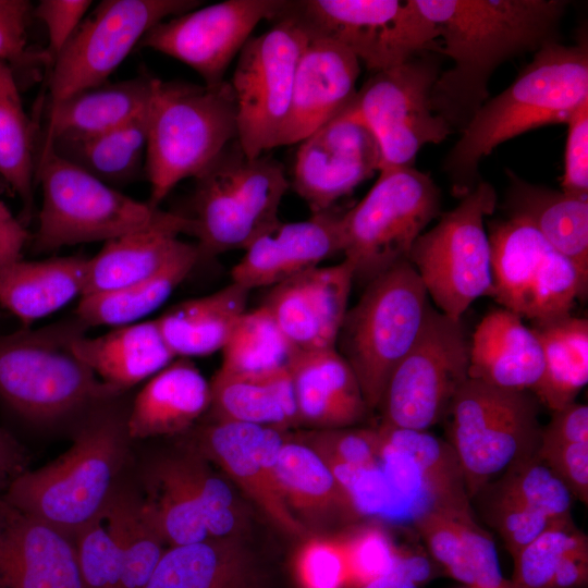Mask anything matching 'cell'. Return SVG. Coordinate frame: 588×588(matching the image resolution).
<instances>
[{
	"mask_svg": "<svg viewBox=\"0 0 588 588\" xmlns=\"http://www.w3.org/2000/svg\"><path fill=\"white\" fill-rule=\"evenodd\" d=\"M434 26L438 52L453 61L431 91L433 112L462 132L489 99L488 84L499 65L556 40L566 9L563 0H414Z\"/></svg>",
	"mask_w": 588,
	"mask_h": 588,
	"instance_id": "obj_1",
	"label": "cell"
},
{
	"mask_svg": "<svg viewBox=\"0 0 588 588\" xmlns=\"http://www.w3.org/2000/svg\"><path fill=\"white\" fill-rule=\"evenodd\" d=\"M588 99V46L548 41L502 93L489 98L443 161L452 192L465 196L481 181L479 163L502 143L547 124L566 123Z\"/></svg>",
	"mask_w": 588,
	"mask_h": 588,
	"instance_id": "obj_2",
	"label": "cell"
},
{
	"mask_svg": "<svg viewBox=\"0 0 588 588\" xmlns=\"http://www.w3.org/2000/svg\"><path fill=\"white\" fill-rule=\"evenodd\" d=\"M35 183L42 203L34 237L36 252L111 240L150 229H173L193 236L186 216L161 210L124 195L58 156L41 139Z\"/></svg>",
	"mask_w": 588,
	"mask_h": 588,
	"instance_id": "obj_3",
	"label": "cell"
},
{
	"mask_svg": "<svg viewBox=\"0 0 588 588\" xmlns=\"http://www.w3.org/2000/svg\"><path fill=\"white\" fill-rule=\"evenodd\" d=\"M128 438L126 420L100 414L57 460L16 477L2 499L73 539L81 528L102 516Z\"/></svg>",
	"mask_w": 588,
	"mask_h": 588,
	"instance_id": "obj_4",
	"label": "cell"
},
{
	"mask_svg": "<svg viewBox=\"0 0 588 588\" xmlns=\"http://www.w3.org/2000/svg\"><path fill=\"white\" fill-rule=\"evenodd\" d=\"M147 120L145 176L154 207L237 139L236 103L228 81L206 85L154 76Z\"/></svg>",
	"mask_w": 588,
	"mask_h": 588,
	"instance_id": "obj_5",
	"label": "cell"
},
{
	"mask_svg": "<svg viewBox=\"0 0 588 588\" xmlns=\"http://www.w3.org/2000/svg\"><path fill=\"white\" fill-rule=\"evenodd\" d=\"M194 179L192 215L186 216L200 258L245 250L280 222L279 207L290 182L274 158H248L233 140Z\"/></svg>",
	"mask_w": 588,
	"mask_h": 588,
	"instance_id": "obj_6",
	"label": "cell"
},
{
	"mask_svg": "<svg viewBox=\"0 0 588 588\" xmlns=\"http://www.w3.org/2000/svg\"><path fill=\"white\" fill-rule=\"evenodd\" d=\"M429 303L418 273L404 260L365 285L347 309L335 348L355 372L369 411L378 408L391 373L413 346Z\"/></svg>",
	"mask_w": 588,
	"mask_h": 588,
	"instance_id": "obj_7",
	"label": "cell"
},
{
	"mask_svg": "<svg viewBox=\"0 0 588 588\" xmlns=\"http://www.w3.org/2000/svg\"><path fill=\"white\" fill-rule=\"evenodd\" d=\"M74 329H24L0 336V396L36 422L64 418L117 395L74 353Z\"/></svg>",
	"mask_w": 588,
	"mask_h": 588,
	"instance_id": "obj_8",
	"label": "cell"
},
{
	"mask_svg": "<svg viewBox=\"0 0 588 588\" xmlns=\"http://www.w3.org/2000/svg\"><path fill=\"white\" fill-rule=\"evenodd\" d=\"M539 412L531 391L470 378L462 384L444 419L469 499L495 475L536 454L542 429Z\"/></svg>",
	"mask_w": 588,
	"mask_h": 588,
	"instance_id": "obj_9",
	"label": "cell"
},
{
	"mask_svg": "<svg viewBox=\"0 0 588 588\" xmlns=\"http://www.w3.org/2000/svg\"><path fill=\"white\" fill-rule=\"evenodd\" d=\"M441 209V191L414 167L387 169L364 198L342 215L344 259L354 282L370 281L407 260L409 250Z\"/></svg>",
	"mask_w": 588,
	"mask_h": 588,
	"instance_id": "obj_10",
	"label": "cell"
},
{
	"mask_svg": "<svg viewBox=\"0 0 588 588\" xmlns=\"http://www.w3.org/2000/svg\"><path fill=\"white\" fill-rule=\"evenodd\" d=\"M497 207L494 187L480 181L413 244L407 261L444 315L462 320L477 298L491 295V253L483 219Z\"/></svg>",
	"mask_w": 588,
	"mask_h": 588,
	"instance_id": "obj_11",
	"label": "cell"
},
{
	"mask_svg": "<svg viewBox=\"0 0 588 588\" xmlns=\"http://www.w3.org/2000/svg\"><path fill=\"white\" fill-rule=\"evenodd\" d=\"M469 346L462 320L429 303L413 346L387 382L378 405L380 425L428 431L444 420L468 379Z\"/></svg>",
	"mask_w": 588,
	"mask_h": 588,
	"instance_id": "obj_12",
	"label": "cell"
},
{
	"mask_svg": "<svg viewBox=\"0 0 588 588\" xmlns=\"http://www.w3.org/2000/svg\"><path fill=\"white\" fill-rule=\"evenodd\" d=\"M434 51L373 72L350 107L369 128L380 150L381 170L413 167L419 150L439 144L452 130L431 107V91L440 75Z\"/></svg>",
	"mask_w": 588,
	"mask_h": 588,
	"instance_id": "obj_13",
	"label": "cell"
},
{
	"mask_svg": "<svg viewBox=\"0 0 588 588\" xmlns=\"http://www.w3.org/2000/svg\"><path fill=\"white\" fill-rule=\"evenodd\" d=\"M287 9L269 29L247 40L230 81L236 103V140L248 158L279 146L297 64L309 39L307 29Z\"/></svg>",
	"mask_w": 588,
	"mask_h": 588,
	"instance_id": "obj_14",
	"label": "cell"
},
{
	"mask_svg": "<svg viewBox=\"0 0 588 588\" xmlns=\"http://www.w3.org/2000/svg\"><path fill=\"white\" fill-rule=\"evenodd\" d=\"M287 12L309 34L341 44L372 72L439 49L434 26L414 0H299L290 1Z\"/></svg>",
	"mask_w": 588,
	"mask_h": 588,
	"instance_id": "obj_15",
	"label": "cell"
},
{
	"mask_svg": "<svg viewBox=\"0 0 588 588\" xmlns=\"http://www.w3.org/2000/svg\"><path fill=\"white\" fill-rule=\"evenodd\" d=\"M201 3L197 0L98 2L47 70V107L108 82L148 30Z\"/></svg>",
	"mask_w": 588,
	"mask_h": 588,
	"instance_id": "obj_16",
	"label": "cell"
},
{
	"mask_svg": "<svg viewBox=\"0 0 588 588\" xmlns=\"http://www.w3.org/2000/svg\"><path fill=\"white\" fill-rule=\"evenodd\" d=\"M287 0H226L155 25L138 44L192 68L206 85L222 83L233 59L262 21L279 19Z\"/></svg>",
	"mask_w": 588,
	"mask_h": 588,
	"instance_id": "obj_17",
	"label": "cell"
},
{
	"mask_svg": "<svg viewBox=\"0 0 588 588\" xmlns=\"http://www.w3.org/2000/svg\"><path fill=\"white\" fill-rule=\"evenodd\" d=\"M379 465L406 519L427 511L473 517L463 471L448 441L428 431L380 425Z\"/></svg>",
	"mask_w": 588,
	"mask_h": 588,
	"instance_id": "obj_18",
	"label": "cell"
},
{
	"mask_svg": "<svg viewBox=\"0 0 588 588\" xmlns=\"http://www.w3.org/2000/svg\"><path fill=\"white\" fill-rule=\"evenodd\" d=\"M292 188L311 215L331 210L380 168V150L350 105L298 143Z\"/></svg>",
	"mask_w": 588,
	"mask_h": 588,
	"instance_id": "obj_19",
	"label": "cell"
},
{
	"mask_svg": "<svg viewBox=\"0 0 588 588\" xmlns=\"http://www.w3.org/2000/svg\"><path fill=\"white\" fill-rule=\"evenodd\" d=\"M286 432L253 424L210 420L195 430L192 449L221 468L279 530L302 540L310 534L286 506L274 471Z\"/></svg>",
	"mask_w": 588,
	"mask_h": 588,
	"instance_id": "obj_20",
	"label": "cell"
},
{
	"mask_svg": "<svg viewBox=\"0 0 588 588\" xmlns=\"http://www.w3.org/2000/svg\"><path fill=\"white\" fill-rule=\"evenodd\" d=\"M354 272L345 259L273 285L262 305L299 352L335 347Z\"/></svg>",
	"mask_w": 588,
	"mask_h": 588,
	"instance_id": "obj_21",
	"label": "cell"
},
{
	"mask_svg": "<svg viewBox=\"0 0 588 588\" xmlns=\"http://www.w3.org/2000/svg\"><path fill=\"white\" fill-rule=\"evenodd\" d=\"M0 588H84L73 539L2 497Z\"/></svg>",
	"mask_w": 588,
	"mask_h": 588,
	"instance_id": "obj_22",
	"label": "cell"
},
{
	"mask_svg": "<svg viewBox=\"0 0 588 588\" xmlns=\"http://www.w3.org/2000/svg\"><path fill=\"white\" fill-rule=\"evenodd\" d=\"M359 72V60L347 48L309 34L279 146L298 144L345 110L356 95Z\"/></svg>",
	"mask_w": 588,
	"mask_h": 588,
	"instance_id": "obj_23",
	"label": "cell"
},
{
	"mask_svg": "<svg viewBox=\"0 0 588 588\" xmlns=\"http://www.w3.org/2000/svg\"><path fill=\"white\" fill-rule=\"evenodd\" d=\"M342 215L332 210L295 222H279L257 237L232 268V282L249 291L273 286L343 250Z\"/></svg>",
	"mask_w": 588,
	"mask_h": 588,
	"instance_id": "obj_24",
	"label": "cell"
},
{
	"mask_svg": "<svg viewBox=\"0 0 588 588\" xmlns=\"http://www.w3.org/2000/svg\"><path fill=\"white\" fill-rule=\"evenodd\" d=\"M274 471L286 506L309 534L333 535L359 522L328 465L296 433L286 432Z\"/></svg>",
	"mask_w": 588,
	"mask_h": 588,
	"instance_id": "obj_25",
	"label": "cell"
},
{
	"mask_svg": "<svg viewBox=\"0 0 588 588\" xmlns=\"http://www.w3.org/2000/svg\"><path fill=\"white\" fill-rule=\"evenodd\" d=\"M290 373L299 426L354 427L369 412L355 372L335 347L298 352Z\"/></svg>",
	"mask_w": 588,
	"mask_h": 588,
	"instance_id": "obj_26",
	"label": "cell"
},
{
	"mask_svg": "<svg viewBox=\"0 0 588 588\" xmlns=\"http://www.w3.org/2000/svg\"><path fill=\"white\" fill-rule=\"evenodd\" d=\"M145 588H271L259 556L238 538L168 547Z\"/></svg>",
	"mask_w": 588,
	"mask_h": 588,
	"instance_id": "obj_27",
	"label": "cell"
},
{
	"mask_svg": "<svg viewBox=\"0 0 588 588\" xmlns=\"http://www.w3.org/2000/svg\"><path fill=\"white\" fill-rule=\"evenodd\" d=\"M543 367L542 346L517 314L497 308L477 324L469 346L468 378L532 392Z\"/></svg>",
	"mask_w": 588,
	"mask_h": 588,
	"instance_id": "obj_28",
	"label": "cell"
},
{
	"mask_svg": "<svg viewBox=\"0 0 588 588\" xmlns=\"http://www.w3.org/2000/svg\"><path fill=\"white\" fill-rule=\"evenodd\" d=\"M210 382L187 358L172 360L136 395L126 419L131 439L187 431L210 406Z\"/></svg>",
	"mask_w": 588,
	"mask_h": 588,
	"instance_id": "obj_29",
	"label": "cell"
},
{
	"mask_svg": "<svg viewBox=\"0 0 588 588\" xmlns=\"http://www.w3.org/2000/svg\"><path fill=\"white\" fill-rule=\"evenodd\" d=\"M72 348L118 394L151 378L175 359L156 319L115 327L96 338L77 333Z\"/></svg>",
	"mask_w": 588,
	"mask_h": 588,
	"instance_id": "obj_30",
	"label": "cell"
},
{
	"mask_svg": "<svg viewBox=\"0 0 588 588\" xmlns=\"http://www.w3.org/2000/svg\"><path fill=\"white\" fill-rule=\"evenodd\" d=\"M152 78L142 73L125 81L106 82L47 107L41 137L84 138L124 125L148 110Z\"/></svg>",
	"mask_w": 588,
	"mask_h": 588,
	"instance_id": "obj_31",
	"label": "cell"
},
{
	"mask_svg": "<svg viewBox=\"0 0 588 588\" xmlns=\"http://www.w3.org/2000/svg\"><path fill=\"white\" fill-rule=\"evenodd\" d=\"M506 174L503 208L507 217L528 222L588 280V198L529 183L510 170Z\"/></svg>",
	"mask_w": 588,
	"mask_h": 588,
	"instance_id": "obj_32",
	"label": "cell"
},
{
	"mask_svg": "<svg viewBox=\"0 0 588 588\" xmlns=\"http://www.w3.org/2000/svg\"><path fill=\"white\" fill-rule=\"evenodd\" d=\"M87 258H22L0 267V306L29 326L84 293Z\"/></svg>",
	"mask_w": 588,
	"mask_h": 588,
	"instance_id": "obj_33",
	"label": "cell"
},
{
	"mask_svg": "<svg viewBox=\"0 0 588 588\" xmlns=\"http://www.w3.org/2000/svg\"><path fill=\"white\" fill-rule=\"evenodd\" d=\"M211 421H237L289 431L299 426L290 369L265 373L218 370L210 381Z\"/></svg>",
	"mask_w": 588,
	"mask_h": 588,
	"instance_id": "obj_34",
	"label": "cell"
},
{
	"mask_svg": "<svg viewBox=\"0 0 588 588\" xmlns=\"http://www.w3.org/2000/svg\"><path fill=\"white\" fill-rule=\"evenodd\" d=\"M249 292L231 282L209 295L179 303L157 318L175 358L188 359L221 351L246 311Z\"/></svg>",
	"mask_w": 588,
	"mask_h": 588,
	"instance_id": "obj_35",
	"label": "cell"
},
{
	"mask_svg": "<svg viewBox=\"0 0 588 588\" xmlns=\"http://www.w3.org/2000/svg\"><path fill=\"white\" fill-rule=\"evenodd\" d=\"M491 295L501 306L526 316L541 266L553 247L523 219L507 217L490 229Z\"/></svg>",
	"mask_w": 588,
	"mask_h": 588,
	"instance_id": "obj_36",
	"label": "cell"
},
{
	"mask_svg": "<svg viewBox=\"0 0 588 588\" xmlns=\"http://www.w3.org/2000/svg\"><path fill=\"white\" fill-rule=\"evenodd\" d=\"M200 259L197 244L184 242L157 273L120 290L79 298L78 321L86 327H121L139 322L171 296Z\"/></svg>",
	"mask_w": 588,
	"mask_h": 588,
	"instance_id": "obj_37",
	"label": "cell"
},
{
	"mask_svg": "<svg viewBox=\"0 0 588 588\" xmlns=\"http://www.w3.org/2000/svg\"><path fill=\"white\" fill-rule=\"evenodd\" d=\"M180 234L173 229H150L106 242L87 259L82 296L120 290L150 278L181 248L184 242Z\"/></svg>",
	"mask_w": 588,
	"mask_h": 588,
	"instance_id": "obj_38",
	"label": "cell"
},
{
	"mask_svg": "<svg viewBox=\"0 0 588 588\" xmlns=\"http://www.w3.org/2000/svg\"><path fill=\"white\" fill-rule=\"evenodd\" d=\"M147 114L148 110L120 127L89 137L41 139L61 158L115 188L145 173Z\"/></svg>",
	"mask_w": 588,
	"mask_h": 588,
	"instance_id": "obj_39",
	"label": "cell"
},
{
	"mask_svg": "<svg viewBox=\"0 0 588 588\" xmlns=\"http://www.w3.org/2000/svg\"><path fill=\"white\" fill-rule=\"evenodd\" d=\"M530 328L544 358L542 376L532 393L554 412L574 403L588 382V321L569 315Z\"/></svg>",
	"mask_w": 588,
	"mask_h": 588,
	"instance_id": "obj_40",
	"label": "cell"
},
{
	"mask_svg": "<svg viewBox=\"0 0 588 588\" xmlns=\"http://www.w3.org/2000/svg\"><path fill=\"white\" fill-rule=\"evenodd\" d=\"M142 509L168 547L209 539L198 501L177 454L155 462L144 479Z\"/></svg>",
	"mask_w": 588,
	"mask_h": 588,
	"instance_id": "obj_41",
	"label": "cell"
},
{
	"mask_svg": "<svg viewBox=\"0 0 588 588\" xmlns=\"http://www.w3.org/2000/svg\"><path fill=\"white\" fill-rule=\"evenodd\" d=\"M36 131L26 114L13 68L0 61V176L32 211L36 176Z\"/></svg>",
	"mask_w": 588,
	"mask_h": 588,
	"instance_id": "obj_42",
	"label": "cell"
},
{
	"mask_svg": "<svg viewBox=\"0 0 588 588\" xmlns=\"http://www.w3.org/2000/svg\"><path fill=\"white\" fill-rule=\"evenodd\" d=\"M101 517L121 550L120 588H145L167 544L144 514L140 498L114 490Z\"/></svg>",
	"mask_w": 588,
	"mask_h": 588,
	"instance_id": "obj_43",
	"label": "cell"
},
{
	"mask_svg": "<svg viewBox=\"0 0 588 588\" xmlns=\"http://www.w3.org/2000/svg\"><path fill=\"white\" fill-rule=\"evenodd\" d=\"M219 370L232 373H265L290 366L299 351L289 341L264 305L246 310L221 350Z\"/></svg>",
	"mask_w": 588,
	"mask_h": 588,
	"instance_id": "obj_44",
	"label": "cell"
},
{
	"mask_svg": "<svg viewBox=\"0 0 588 588\" xmlns=\"http://www.w3.org/2000/svg\"><path fill=\"white\" fill-rule=\"evenodd\" d=\"M177 458L198 501L209 537L243 539L249 515L230 482L192 448L177 454Z\"/></svg>",
	"mask_w": 588,
	"mask_h": 588,
	"instance_id": "obj_45",
	"label": "cell"
},
{
	"mask_svg": "<svg viewBox=\"0 0 588 588\" xmlns=\"http://www.w3.org/2000/svg\"><path fill=\"white\" fill-rule=\"evenodd\" d=\"M493 494L553 522L571 518L573 495L536 454L506 468Z\"/></svg>",
	"mask_w": 588,
	"mask_h": 588,
	"instance_id": "obj_46",
	"label": "cell"
},
{
	"mask_svg": "<svg viewBox=\"0 0 588 588\" xmlns=\"http://www.w3.org/2000/svg\"><path fill=\"white\" fill-rule=\"evenodd\" d=\"M586 546L587 536L572 518L555 523L513 559L510 588H551L563 559Z\"/></svg>",
	"mask_w": 588,
	"mask_h": 588,
	"instance_id": "obj_47",
	"label": "cell"
},
{
	"mask_svg": "<svg viewBox=\"0 0 588 588\" xmlns=\"http://www.w3.org/2000/svg\"><path fill=\"white\" fill-rule=\"evenodd\" d=\"M588 280L565 255L551 248L534 284L525 319L543 323L571 315L576 299H585Z\"/></svg>",
	"mask_w": 588,
	"mask_h": 588,
	"instance_id": "obj_48",
	"label": "cell"
},
{
	"mask_svg": "<svg viewBox=\"0 0 588 588\" xmlns=\"http://www.w3.org/2000/svg\"><path fill=\"white\" fill-rule=\"evenodd\" d=\"M346 562L347 587L362 588L392 564L400 547L381 523L353 524L336 532Z\"/></svg>",
	"mask_w": 588,
	"mask_h": 588,
	"instance_id": "obj_49",
	"label": "cell"
},
{
	"mask_svg": "<svg viewBox=\"0 0 588 588\" xmlns=\"http://www.w3.org/2000/svg\"><path fill=\"white\" fill-rule=\"evenodd\" d=\"M298 541L290 562L295 588L347 587L345 556L335 534H310Z\"/></svg>",
	"mask_w": 588,
	"mask_h": 588,
	"instance_id": "obj_50",
	"label": "cell"
},
{
	"mask_svg": "<svg viewBox=\"0 0 588 588\" xmlns=\"http://www.w3.org/2000/svg\"><path fill=\"white\" fill-rule=\"evenodd\" d=\"M73 541L84 588L121 587V550L102 517L81 528Z\"/></svg>",
	"mask_w": 588,
	"mask_h": 588,
	"instance_id": "obj_51",
	"label": "cell"
},
{
	"mask_svg": "<svg viewBox=\"0 0 588 588\" xmlns=\"http://www.w3.org/2000/svg\"><path fill=\"white\" fill-rule=\"evenodd\" d=\"M296 436L317 452L327 465L369 466L379 463L377 428L309 429Z\"/></svg>",
	"mask_w": 588,
	"mask_h": 588,
	"instance_id": "obj_52",
	"label": "cell"
},
{
	"mask_svg": "<svg viewBox=\"0 0 588 588\" xmlns=\"http://www.w3.org/2000/svg\"><path fill=\"white\" fill-rule=\"evenodd\" d=\"M489 504V520L513 559L549 527L561 522H553L495 494Z\"/></svg>",
	"mask_w": 588,
	"mask_h": 588,
	"instance_id": "obj_53",
	"label": "cell"
},
{
	"mask_svg": "<svg viewBox=\"0 0 588 588\" xmlns=\"http://www.w3.org/2000/svg\"><path fill=\"white\" fill-rule=\"evenodd\" d=\"M93 5L90 0H40L33 8V17L46 27L48 44L41 50L46 71L81 25Z\"/></svg>",
	"mask_w": 588,
	"mask_h": 588,
	"instance_id": "obj_54",
	"label": "cell"
},
{
	"mask_svg": "<svg viewBox=\"0 0 588 588\" xmlns=\"http://www.w3.org/2000/svg\"><path fill=\"white\" fill-rule=\"evenodd\" d=\"M566 124L561 191L588 198V99L575 109Z\"/></svg>",
	"mask_w": 588,
	"mask_h": 588,
	"instance_id": "obj_55",
	"label": "cell"
},
{
	"mask_svg": "<svg viewBox=\"0 0 588 588\" xmlns=\"http://www.w3.org/2000/svg\"><path fill=\"white\" fill-rule=\"evenodd\" d=\"M536 456L564 483L573 498L588 503V442L539 445Z\"/></svg>",
	"mask_w": 588,
	"mask_h": 588,
	"instance_id": "obj_56",
	"label": "cell"
},
{
	"mask_svg": "<svg viewBox=\"0 0 588 588\" xmlns=\"http://www.w3.org/2000/svg\"><path fill=\"white\" fill-rule=\"evenodd\" d=\"M34 5L27 0H0V61L9 63L39 62L41 50L29 52L27 27Z\"/></svg>",
	"mask_w": 588,
	"mask_h": 588,
	"instance_id": "obj_57",
	"label": "cell"
},
{
	"mask_svg": "<svg viewBox=\"0 0 588 588\" xmlns=\"http://www.w3.org/2000/svg\"><path fill=\"white\" fill-rule=\"evenodd\" d=\"M436 575L427 554L400 547L390 567L362 588H421Z\"/></svg>",
	"mask_w": 588,
	"mask_h": 588,
	"instance_id": "obj_58",
	"label": "cell"
},
{
	"mask_svg": "<svg viewBox=\"0 0 588 588\" xmlns=\"http://www.w3.org/2000/svg\"><path fill=\"white\" fill-rule=\"evenodd\" d=\"M577 442H588V407L574 402L553 412L549 424L541 429L539 445Z\"/></svg>",
	"mask_w": 588,
	"mask_h": 588,
	"instance_id": "obj_59",
	"label": "cell"
},
{
	"mask_svg": "<svg viewBox=\"0 0 588 588\" xmlns=\"http://www.w3.org/2000/svg\"><path fill=\"white\" fill-rule=\"evenodd\" d=\"M28 238L27 230L0 200V267L20 259Z\"/></svg>",
	"mask_w": 588,
	"mask_h": 588,
	"instance_id": "obj_60",
	"label": "cell"
},
{
	"mask_svg": "<svg viewBox=\"0 0 588 588\" xmlns=\"http://www.w3.org/2000/svg\"><path fill=\"white\" fill-rule=\"evenodd\" d=\"M27 458L17 442L0 428V498L11 482L26 470Z\"/></svg>",
	"mask_w": 588,
	"mask_h": 588,
	"instance_id": "obj_61",
	"label": "cell"
},
{
	"mask_svg": "<svg viewBox=\"0 0 588 588\" xmlns=\"http://www.w3.org/2000/svg\"><path fill=\"white\" fill-rule=\"evenodd\" d=\"M588 583V546L568 553L560 564L551 588H586Z\"/></svg>",
	"mask_w": 588,
	"mask_h": 588,
	"instance_id": "obj_62",
	"label": "cell"
}]
</instances>
